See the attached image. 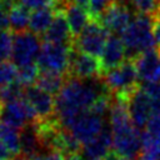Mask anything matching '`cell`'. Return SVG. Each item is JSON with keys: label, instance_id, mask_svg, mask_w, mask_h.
<instances>
[{"label": "cell", "instance_id": "1", "mask_svg": "<svg viewBox=\"0 0 160 160\" xmlns=\"http://www.w3.org/2000/svg\"><path fill=\"white\" fill-rule=\"evenodd\" d=\"M99 79H66L55 98V119L62 129L68 130L80 114L90 110L98 98L109 92L105 84L99 82Z\"/></svg>", "mask_w": 160, "mask_h": 160}, {"label": "cell", "instance_id": "2", "mask_svg": "<svg viewBox=\"0 0 160 160\" xmlns=\"http://www.w3.org/2000/svg\"><path fill=\"white\" fill-rule=\"evenodd\" d=\"M152 26L154 21L150 16L138 14L132 18L126 30L121 34V39L126 48V54L130 52L129 55H131V59L156 46Z\"/></svg>", "mask_w": 160, "mask_h": 160}, {"label": "cell", "instance_id": "3", "mask_svg": "<svg viewBox=\"0 0 160 160\" xmlns=\"http://www.w3.org/2000/svg\"><path fill=\"white\" fill-rule=\"evenodd\" d=\"M139 75L135 64L131 59H126L119 66L108 70L102 75V82L109 92H112L115 98L129 101L130 95L139 88Z\"/></svg>", "mask_w": 160, "mask_h": 160}, {"label": "cell", "instance_id": "4", "mask_svg": "<svg viewBox=\"0 0 160 160\" xmlns=\"http://www.w3.org/2000/svg\"><path fill=\"white\" fill-rule=\"evenodd\" d=\"M72 45L44 41L38 56V65L41 71H52L69 75Z\"/></svg>", "mask_w": 160, "mask_h": 160}, {"label": "cell", "instance_id": "5", "mask_svg": "<svg viewBox=\"0 0 160 160\" xmlns=\"http://www.w3.org/2000/svg\"><path fill=\"white\" fill-rule=\"evenodd\" d=\"M40 49L41 44L39 35L28 30L22 32H16L14 35L11 60L18 68L34 64L38 60Z\"/></svg>", "mask_w": 160, "mask_h": 160}, {"label": "cell", "instance_id": "6", "mask_svg": "<svg viewBox=\"0 0 160 160\" xmlns=\"http://www.w3.org/2000/svg\"><path fill=\"white\" fill-rule=\"evenodd\" d=\"M109 36V31L99 21L92 20L84 29V31L74 39L72 46L78 51L98 58L101 56Z\"/></svg>", "mask_w": 160, "mask_h": 160}, {"label": "cell", "instance_id": "7", "mask_svg": "<svg viewBox=\"0 0 160 160\" xmlns=\"http://www.w3.org/2000/svg\"><path fill=\"white\" fill-rule=\"evenodd\" d=\"M0 121L21 130L29 124L36 122L38 116L31 105L26 101V99L21 98L2 104L0 111Z\"/></svg>", "mask_w": 160, "mask_h": 160}, {"label": "cell", "instance_id": "8", "mask_svg": "<svg viewBox=\"0 0 160 160\" xmlns=\"http://www.w3.org/2000/svg\"><path fill=\"white\" fill-rule=\"evenodd\" d=\"M105 128V119L89 110L80 114L71 122L68 131H70L71 135L81 145H84L95 136H98Z\"/></svg>", "mask_w": 160, "mask_h": 160}, {"label": "cell", "instance_id": "9", "mask_svg": "<svg viewBox=\"0 0 160 160\" xmlns=\"http://www.w3.org/2000/svg\"><path fill=\"white\" fill-rule=\"evenodd\" d=\"M68 76L81 79V80L98 79V78L102 76L101 62H100V60L96 59V56H92V55L78 51L76 49H72Z\"/></svg>", "mask_w": 160, "mask_h": 160}, {"label": "cell", "instance_id": "10", "mask_svg": "<svg viewBox=\"0 0 160 160\" xmlns=\"http://www.w3.org/2000/svg\"><path fill=\"white\" fill-rule=\"evenodd\" d=\"M131 20L132 16L129 8L125 4L120 2L119 0H115L100 16L99 22L109 32L121 35L126 30Z\"/></svg>", "mask_w": 160, "mask_h": 160}, {"label": "cell", "instance_id": "11", "mask_svg": "<svg viewBox=\"0 0 160 160\" xmlns=\"http://www.w3.org/2000/svg\"><path fill=\"white\" fill-rule=\"evenodd\" d=\"M128 109L132 124L139 129H144L152 115V102L145 90L139 86L129 98Z\"/></svg>", "mask_w": 160, "mask_h": 160}, {"label": "cell", "instance_id": "12", "mask_svg": "<svg viewBox=\"0 0 160 160\" xmlns=\"http://www.w3.org/2000/svg\"><path fill=\"white\" fill-rule=\"evenodd\" d=\"M138 70L139 79L146 82H159L160 81V50L150 49L146 50L134 59H131Z\"/></svg>", "mask_w": 160, "mask_h": 160}, {"label": "cell", "instance_id": "13", "mask_svg": "<svg viewBox=\"0 0 160 160\" xmlns=\"http://www.w3.org/2000/svg\"><path fill=\"white\" fill-rule=\"evenodd\" d=\"M24 98L36 112L38 121L51 119L52 115H55V98L51 94L41 90L39 86H26Z\"/></svg>", "mask_w": 160, "mask_h": 160}, {"label": "cell", "instance_id": "14", "mask_svg": "<svg viewBox=\"0 0 160 160\" xmlns=\"http://www.w3.org/2000/svg\"><path fill=\"white\" fill-rule=\"evenodd\" d=\"M102 75L110 69H114L126 60V48L121 38L110 35L106 40L105 48L100 56Z\"/></svg>", "mask_w": 160, "mask_h": 160}, {"label": "cell", "instance_id": "15", "mask_svg": "<svg viewBox=\"0 0 160 160\" xmlns=\"http://www.w3.org/2000/svg\"><path fill=\"white\" fill-rule=\"evenodd\" d=\"M112 148V132L110 126L105 128L98 136L82 145L81 155L86 160H101Z\"/></svg>", "mask_w": 160, "mask_h": 160}, {"label": "cell", "instance_id": "16", "mask_svg": "<svg viewBox=\"0 0 160 160\" xmlns=\"http://www.w3.org/2000/svg\"><path fill=\"white\" fill-rule=\"evenodd\" d=\"M44 41L56 44H70L74 42V36L69 26L64 10H55V16L49 29L44 34Z\"/></svg>", "mask_w": 160, "mask_h": 160}, {"label": "cell", "instance_id": "17", "mask_svg": "<svg viewBox=\"0 0 160 160\" xmlns=\"http://www.w3.org/2000/svg\"><path fill=\"white\" fill-rule=\"evenodd\" d=\"M64 11H65V15H66V19H68V22L71 29L74 39L76 36H79L84 31V29L92 21L89 11L85 8L79 6L78 4L72 2V1H70L66 5Z\"/></svg>", "mask_w": 160, "mask_h": 160}, {"label": "cell", "instance_id": "18", "mask_svg": "<svg viewBox=\"0 0 160 160\" xmlns=\"http://www.w3.org/2000/svg\"><path fill=\"white\" fill-rule=\"evenodd\" d=\"M30 9L22 5L20 1L14 2L8 10V24L12 32H22L29 29Z\"/></svg>", "mask_w": 160, "mask_h": 160}, {"label": "cell", "instance_id": "19", "mask_svg": "<svg viewBox=\"0 0 160 160\" xmlns=\"http://www.w3.org/2000/svg\"><path fill=\"white\" fill-rule=\"evenodd\" d=\"M20 142H21V154L26 158L32 159L39 154V150L42 148L39 132L36 130L35 124H29L24 129L20 130Z\"/></svg>", "mask_w": 160, "mask_h": 160}, {"label": "cell", "instance_id": "20", "mask_svg": "<svg viewBox=\"0 0 160 160\" xmlns=\"http://www.w3.org/2000/svg\"><path fill=\"white\" fill-rule=\"evenodd\" d=\"M54 16H55V9L51 6L32 10L29 21V30L36 35L45 34L50 24L52 22Z\"/></svg>", "mask_w": 160, "mask_h": 160}, {"label": "cell", "instance_id": "21", "mask_svg": "<svg viewBox=\"0 0 160 160\" xmlns=\"http://www.w3.org/2000/svg\"><path fill=\"white\" fill-rule=\"evenodd\" d=\"M68 78L69 76H66L64 74H59V72L41 71L35 85L39 86L41 90L54 95V94H58L62 89Z\"/></svg>", "mask_w": 160, "mask_h": 160}, {"label": "cell", "instance_id": "22", "mask_svg": "<svg viewBox=\"0 0 160 160\" xmlns=\"http://www.w3.org/2000/svg\"><path fill=\"white\" fill-rule=\"evenodd\" d=\"M0 140L11 150L15 155L21 154V142H20V130L0 121Z\"/></svg>", "mask_w": 160, "mask_h": 160}, {"label": "cell", "instance_id": "23", "mask_svg": "<svg viewBox=\"0 0 160 160\" xmlns=\"http://www.w3.org/2000/svg\"><path fill=\"white\" fill-rule=\"evenodd\" d=\"M18 69H19L18 81L24 88L35 85L36 81H38V78H39V75L41 72L38 62H34V64H30V65H25V66L18 68Z\"/></svg>", "mask_w": 160, "mask_h": 160}, {"label": "cell", "instance_id": "24", "mask_svg": "<svg viewBox=\"0 0 160 160\" xmlns=\"http://www.w3.org/2000/svg\"><path fill=\"white\" fill-rule=\"evenodd\" d=\"M129 2L141 15L155 18L160 11V0H129Z\"/></svg>", "mask_w": 160, "mask_h": 160}, {"label": "cell", "instance_id": "25", "mask_svg": "<svg viewBox=\"0 0 160 160\" xmlns=\"http://www.w3.org/2000/svg\"><path fill=\"white\" fill-rule=\"evenodd\" d=\"M19 69L12 61H1L0 62V88L8 86L18 81Z\"/></svg>", "mask_w": 160, "mask_h": 160}, {"label": "cell", "instance_id": "26", "mask_svg": "<svg viewBox=\"0 0 160 160\" xmlns=\"http://www.w3.org/2000/svg\"><path fill=\"white\" fill-rule=\"evenodd\" d=\"M24 91H25V88L19 81L12 82L8 86L0 88V101L1 104H5V102L21 99L24 98Z\"/></svg>", "mask_w": 160, "mask_h": 160}, {"label": "cell", "instance_id": "27", "mask_svg": "<svg viewBox=\"0 0 160 160\" xmlns=\"http://www.w3.org/2000/svg\"><path fill=\"white\" fill-rule=\"evenodd\" d=\"M12 42L14 35L11 34V31H9L8 29L0 31V62L6 61L9 58H11Z\"/></svg>", "mask_w": 160, "mask_h": 160}, {"label": "cell", "instance_id": "28", "mask_svg": "<svg viewBox=\"0 0 160 160\" xmlns=\"http://www.w3.org/2000/svg\"><path fill=\"white\" fill-rule=\"evenodd\" d=\"M115 0H89L88 11L91 16V20L99 21L100 16L104 14V11L114 2Z\"/></svg>", "mask_w": 160, "mask_h": 160}, {"label": "cell", "instance_id": "29", "mask_svg": "<svg viewBox=\"0 0 160 160\" xmlns=\"http://www.w3.org/2000/svg\"><path fill=\"white\" fill-rule=\"evenodd\" d=\"M145 131L160 141V112H154L150 116L145 126Z\"/></svg>", "mask_w": 160, "mask_h": 160}, {"label": "cell", "instance_id": "30", "mask_svg": "<svg viewBox=\"0 0 160 160\" xmlns=\"http://www.w3.org/2000/svg\"><path fill=\"white\" fill-rule=\"evenodd\" d=\"M32 160H66L64 154L58 150H48L46 152H39L32 158Z\"/></svg>", "mask_w": 160, "mask_h": 160}, {"label": "cell", "instance_id": "31", "mask_svg": "<svg viewBox=\"0 0 160 160\" xmlns=\"http://www.w3.org/2000/svg\"><path fill=\"white\" fill-rule=\"evenodd\" d=\"M9 29L8 24V10L4 8L1 0H0V31Z\"/></svg>", "mask_w": 160, "mask_h": 160}, {"label": "cell", "instance_id": "32", "mask_svg": "<svg viewBox=\"0 0 160 160\" xmlns=\"http://www.w3.org/2000/svg\"><path fill=\"white\" fill-rule=\"evenodd\" d=\"M152 34H154V40H155L156 49L160 50V18H155V19H154Z\"/></svg>", "mask_w": 160, "mask_h": 160}, {"label": "cell", "instance_id": "33", "mask_svg": "<svg viewBox=\"0 0 160 160\" xmlns=\"http://www.w3.org/2000/svg\"><path fill=\"white\" fill-rule=\"evenodd\" d=\"M15 159V155L11 152V150L0 140V160H10Z\"/></svg>", "mask_w": 160, "mask_h": 160}, {"label": "cell", "instance_id": "34", "mask_svg": "<svg viewBox=\"0 0 160 160\" xmlns=\"http://www.w3.org/2000/svg\"><path fill=\"white\" fill-rule=\"evenodd\" d=\"M66 160H85V158L81 154H74V155H69L65 158Z\"/></svg>", "mask_w": 160, "mask_h": 160}, {"label": "cell", "instance_id": "35", "mask_svg": "<svg viewBox=\"0 0 160 160\" xmlns=\"http://www.w3.org/2000/svg\"><path fill=\"white\" fill-rule=\"evenodd\" d=\"M14 160H32V159H30V158H26V156H24V155H18Z\"/></svg>", "mask_w": 160, "mask_h": 160}, {"label": "cell", "instance_id": "36", "mask_svg": "<svg viewBox=\"0 0 160 160\" xmlns=\"http://www.w3.org/2000/svg\"><path fill=\"white\" fill-rule=\"evenodd\" d=\"M4 1H6V2L10 4V5H12L14 2H16V0H4Z\"/></svg>", "mask_w": 160, "mask_h": 160}, {"label": "cell", "instance_id": "37", "mask_svg": "<svg viewBox=\"0 0 160 160\" xmlns=\"http://www.w3.org/2000/svg\"><path fill=\"white\" fill-rule=\"evenodd\" d=\"M1 106H2V104H1V101H0V111H1Z\"/></svg>", "mask_w": 160, "mask_h": 160}]
</instances>
